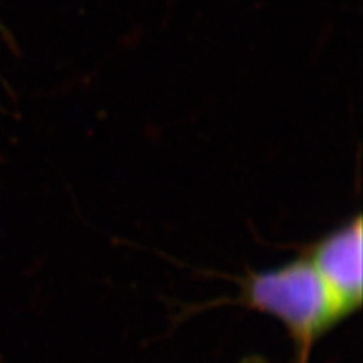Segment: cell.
I'll return each instance as SVG.
<instances>
[{
  "instance_id": "cell-1",
  "label": "cell",
  "mask_w": 363,
  "mask_h": 363,
  "mask_svg": "<svg viewBox=\"0 0 363 363\" xmlns=\"http://www.w3.org/2000/svg\"><path fill=\"white\" fill-rule=\"evenodd\" d=\"M241 301L276 316L303 345L348 316L303 253L274 268L248 271L241 281Z\"/></svg>"
},
{
  "instance_id": "cell-2",
  "label": "cell",
  "mask_w": 363,
  "mask_h": 363,
  "mask_svg": "<svg viewBox=\"0 0 363 363\" xmlns=\"http://www.w3.org/2000/svg\"><path fill=\"white\" fill-rule=\"evenodd\" d=\"M362 215L356 213L336 229L318 238L303 252L347 315L362 304Z\"/></svg>"
}]
</instances>
